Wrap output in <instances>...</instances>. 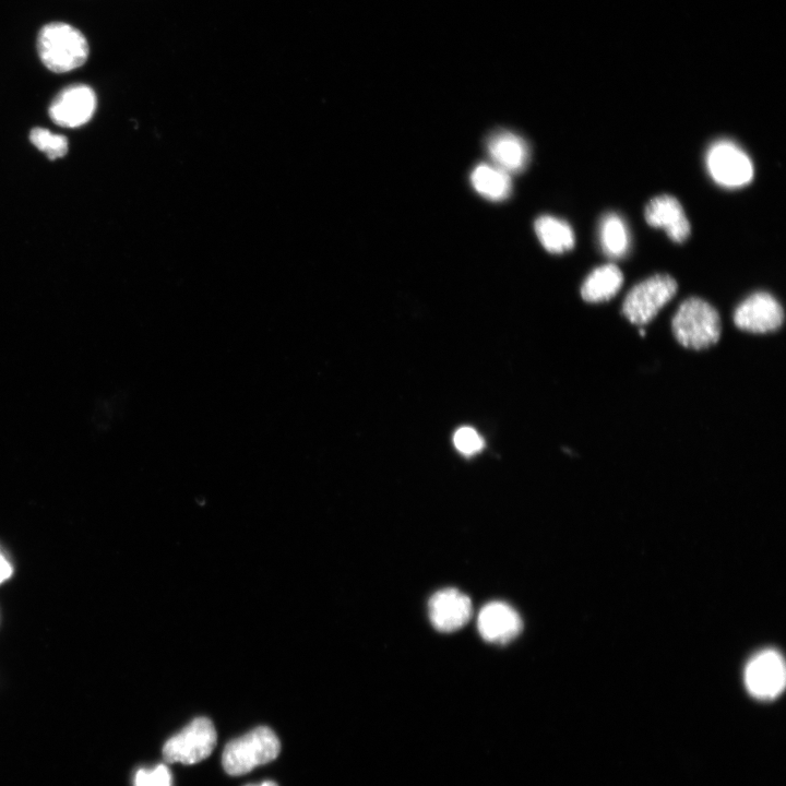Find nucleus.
I'll return each mask as SVG.
<instances>
[{
	"instance_id": "1",
	"label": "nucleus",
	"mask_w": 786,
	"mask_h": 786,
	"mask_svg": "<svg viewBox=\"0 0 786 786\" xmlns=\"http://www.w3.org/2000/svg\"><path fill=\"white\" fill-rule=\"evenodd\" d=\"M36 46L43 64L56 73L82 67L90 52L83 33L63 22L45 24L38 32Z\"/></svg>"
},
{
	"instance_id": "2",
	"label": "nucleus",
	"mask_w": 786,
	"mask_h": 786,
	"mask_svg": "<svg viewBox=\"0 0 786 786\" xmlns=\"http://www.w3.org/2000/svg\"><path fill=\"white\" fill-rule=\"evenodd\" d=\"M671 329L682 346L696 350L715 345L722 332L716 309L696 297L688 298L679 306L672 318Z\"/></svg>"
},
{
	"instance_id": "3",
	"label": "nucleus",
	"mask_w": 786,
	"mask_h": 786,
	"mask_svg": "<svg viewBox=\"0 0 786 786\" xmlns=\"http://www.w3.org/2000/svg\"><path fill=\"white\" fill-rule=\"evenodd\" d=\"M279 750L281 742L275 733L266 726H259L225 746L222 764L227 774L238 776L271 762Z\"/></svg>"
},
{
	"instance_id": "4",
	"label": "nucleus",
	"mask_w": 786,
	"mask_h": 786,
	"mask_svg": "<svg viewBox=\"0 0 786 786\" xmlns=\"http://www.w3.org/2000/svg\"><path fill=\"white\" fill-rule=\"evenodd\" d=\"M677 291L676 281L666 274L653 275L632 287L622 305L623 315L633 324L651 322Z\"/></svg>"
},
{
	"instance_id": "5",
	"label": "nucleus",
	"mask_w": 786,
	"mask_h": 786,
	"mask_svg": "<svg viewBox=\"0 0 786 786\" xmlns=\"http://www.w3.org/2000/svg\"><path fill=\"white\" fill-rule=\"evenodd\" d=\"M216 730L207 717H196L163 747L168 763L194 764L206 759L216 746Z\"/></svg>"
},
{
	"instance_id": "6",
	"label": "nucleus",
	"mask_w": 786,
	"mask_h": 786,
	"mask_svg": "<svg viewBox=\"0 0 786 786\" xmlns=\"http://www.w3.org/2000/svg\"><path fill=\"white\" fill-rule=\"evenodd\" d=\"M706 167L713 180L725 188H740L753 178L749 156L729 140L714 142L706 153Z\"/></svg>"
},
{
	"instance_id": "7",
	"label": "nucleus",
	"mask_w": 786,
	"mask_h": 786,
	"mask_svg": "<svg viewBox=\"0 0 786 786\" xmlns=\"http://www.w3.org/2000/svg\"><path fill=\"white\" fill-rule=\"evenodd\" d=\"M745 683L749 693L760 700L778 696L786 683V667L782 655L775 650L755 654L745 670Z\"/></svg>"
},
{
	"instance_id": "8",
	"label": "nucleus",
	"mask_w": 786,
	"mask_h": 786,
	"mask_svg": "<svg viewBox=\"0 0 786 786\" xmlns=\"http://www.w3.org/2000/svg\"><path fill=\"white\" fill-rule=\"evenodd\" d=\"M734 322L742 331L773 332L783 324L784 310L771 294L758 291L750 295L736 308Z\"/></svg>"
},
{
	"instance_id": "9",
	"label": "nucleus",
	"mask_w": 786,
	"mask_h": 786,
	"mask_svg": "<svg viewBox=\"0 0 786 786\" xmlns=\"http://www.w3.org/2000/svg\"><path fill=\"white\" fill-rule=\"evenodd\" d=\"M96 103V94L92 87L86 84H72L53 98L49 116L58 126L78 128L90 121Z\"/></svg>"
},
{
	"instance_id": "10",
	"label": "nucleus",
	"mask_w": 786,
	"mask_h": 786,
	"mask_svg": "<svg viewBox=\"0 0 786 786\" xmlns=\"http://www.w3.org/2000/svg\"><path fill=\"white\" fill-rule=\"evenodd\" d=\"M429 619L438 631L452 632L465 626L472 616L468 596L455 588L434 593L428 603Z\"/></svg>"
},
{
	"instance_id": "11",
	"label": "nucleus",
	"mask_w": 786,
	"mask_h": 786,
	"mask_svg": "<svg viewBox=\"0 0 786 786\" xmlns=\"http://www.w3.org/2000/svg\"><path fill=\"white\" fill-rule=\"evenodd\" d=\"M477 628L487 642L505 644L521 632L522 619L509 604L491 602L481 608Z\"/></svg>"
},
{
	"instance_id": "12",
	"label": "nucleus",
	"mask_w": 786,
	"mask_h": 786,
	"mask_svg": "<svg viewBox=\"0 0 786 786\" xmlns=\"http://www.w3.org/2000/svg\"><path fill=\"white\" fill-rule=\"evenodd\" d=\"M645 221L653 227L666 230L676 242L684 241L690 234V223L679 201L669 194L653 198L645 207Z\"/></svg>"
},
{
	"instance_id": "13",
	"label": "nucleus",
	"mask_w": 786,
	"mask_h": 786,
	"mask_svg": "<svg viewBox=\"0 0 786 786\" xmlns=\"http://www.w3.org/2000/svg\"><path fill=\"white\" fill-rule=\"evenodd\" d=\"M487 151L493 165L509 175L522 171L529 159L527 143L511 131H496L487 140Z\"/></svg>"
},
{
	"instance_id": "14",
	"label": "nucleus",
	"mask_w": 786,
	"mask_h": 786,
	"mask_svg": "<svg viewBox=\"0 0 786 786\" xmlns=\"http://www.w3.org/2000/svg\"><path fill=\"white\" fill-rule=\"evenodd\" d=\"M623 275L612 264H604L593 270L581 287V296L587 302H602L612 298L621 288Z\"/></svg>"
},
{
	"instance_id": "15",
	"label": "nucleus",
	"mask_w": 786,
	"mask_h": 786,
	"mask_svg": "<svg viewBox=\"0 0 786 786\" xmlns=\"http://www.w3.org/2000/svg\"><path fill=\"white\" fill-rule=\"evenodd\" d=\"M473 188L490 201L505 200L512 192L510 175L496 165L481 163L471 174Z\"/></svg>"
},
{
	"instance_id": "16",
	"label": "nucleus",
	"mask_w": 786,
	"mask_h": 786,
	"mask_svg": "<svg viewBox=\"0 0 786 786\" xmlns=\"http://www.w3.org/2000/svg\"><path fill=\"white\" fill-rule=\"evenodd\" d=\"M534 229L548 252L562 253L574 247V233L571 226L560 218L541 215L535 221Z\"/></svg>"
},
{
	"instance_id": "17",
	"label": "nucleus",
	"mask_w": 786,
	"mask_h": 786,
	"mask_svg": "<svg viewBox=\"0 0 786 786\" xmlns=\"http://www.w3.org/2000/svg\"><path fill=\"white\" fill-rule=\"evenodd\" d=\"M599 240L603 251L610 258H621L627 253L630 243L629 231L619 215L608 213L603 217Z\"/></svg>"
},
{
	"instance_id": "18",
	"label": "nucleus",
	"mask_w": 786,
	"mask_h": 786,
	"mask_svg": "<svg viewBox=\"0 0 786 786\" xmlns=\"http://www.w3.org/2000/svg\"><path fill=\"white\" fill-rule=\"evenodd\" d=\"M29 140L35 147L46 153L50 159L62 157L68 152L67 138L44 128H34L29 133Z\"/></svg>"
},
{
	"instance_id": "19",
	"label": "nucleus",
	"mask_w": 786,
	"mask_h": 786,
	"mask_svg": "<svg viewBox=\"0 0 786 786\" xmlns=\"http://www.w3.org/2000/svg\"><path fill=\"white\" fill-rule=\"evenodd\" d=\"M453 441L455 448L466 455L475 454L484 446L483 438L471 427L457 429L454 433Z\"/></svg>"
},
{
	"instance_id": "20",
	"label": "nucleus",
	"mask_w": 786,
	"mask_h": 786,
	"mask_svg": "<svg viewBox=\"0 0 786 786\" xmlns=\"http://www.w3.org/2000/svg\"><path fill=\"white\" fill-rule=\"evenodd\" d=\"M134 786H171V774L164 764L152 770H139L134 776Z\"/></svg>"
},
{
	"instance_id": "21",
	"label": "nucleus",
	"mask_w": 786,
	"mask_h": 786,
	"mask_svg": "<svg viewBox=\"0 0 786 786\" xmlns=\"http://www.w3.org/2000/svg\"><path fill=\"white\" fill-rule=\"evenodd\" d=\"M12 574V567L4 555L0 551V583L4 582Z\"/></svg>"
},
{
	"instance_id": "22",
	"label": "nucleus",
	"mask_w": 786,
	"mask_h": 786,
	"mask_svg": "<svg viewBox=\"0 0 786 786\" xmlns=\"http://www.w3.org/2000/svg\"><path fill=\"white\" fill-rule=\"evenodd\" d=\"M246 786H277V785H276L274 782H272V781H265V782L260 783V784H249V785H246Z\"/></svg>"
},
{
	"instance_id": "23",
	"label": "nucleus",
	"mask_w": 786,
	"mask_h": 786,
	"mask_svg": "<svg viewBox=\"0 0 786 786\" xmlns=\"http://www.w3.org/2000/svg\"><path fill=\"white\" fill-rule=\"evenodd\" d=\"M639 333H640L641 336H645V331H644L642 327L640 329V332H639Z\"/></svg>"
}]
</instances>
